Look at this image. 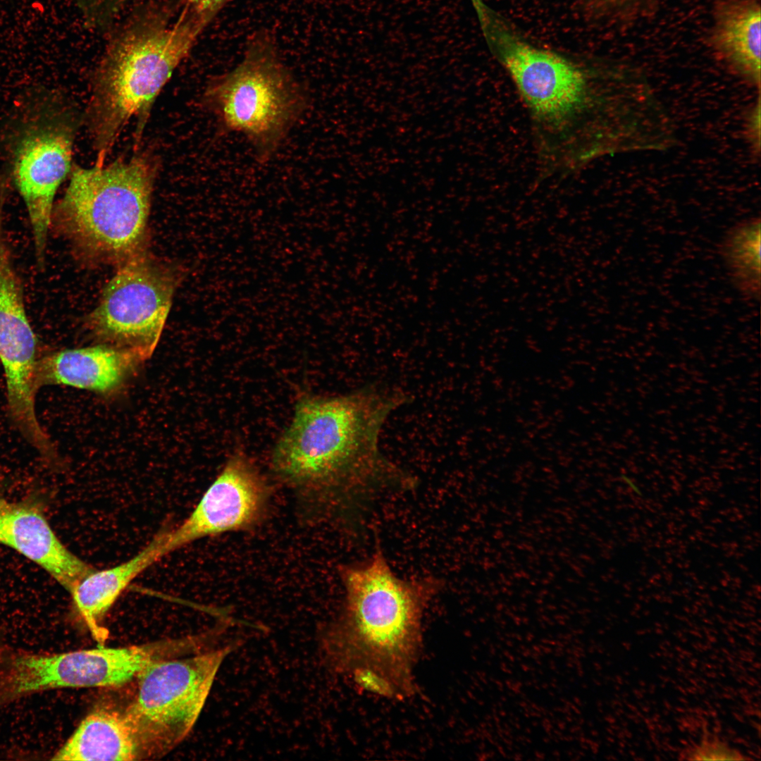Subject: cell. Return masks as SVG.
I'll return each mask as SVG.
<instances>
[{"label":"cell","instance_id":"30bf717a","mask_svg":"<svg viewBox=\"0 0 761 761\" xmlns=\"http://www.w3.org/2000/svg\"><path fill=\"white\" fill-rule=\"evenodd\" d=\"M269 493L254 463L242 452H235L189 516L168 530L165 555L204 537L254 527L265 515Z\"/></svg>","mask_w":761,"mask_h":761},{"label":"cell","instance_id":"9c48e42d","mask_svg":"<svg viewBox=\"0 0 761 761\" xmlns=\"http://www.w3.org/2000/svg\"><path fill=\"white\" fill-rule=\"evenodd\" d=\"M179 274L143 251L118 265L88 316L87 326L103 344L128 351L142 361L153 354L170 311Z\"/></svg>","mask_w":761,"mask_h":761},{"label":"cell","instance_id":"6da1fadb","mask_svg":"<svg viewBox=\"0 0 761 761\" xmlns=\"http://www.w3.org/2000/svg\"><path fill=\"white\" fill-rule=\"evenodd\" d=\"M490 51L526 111L543 178L571 175L607 156L667 150L676 142L670 116L641 78L585 66L531 44L511 27L495 34Z\"/></svg>","mask_w":761,"mask_h":761},{"label":"cell","instance_id":"5b68a950","mask_svg":"<svg viewBox=\"0 0 761 761\" xmlns=\"http://www.w3.org/2000/svg\"><path fill=\"white\" fill-rule=\"evenodd\" d=\"M51 227L88 261L120 265L144 251L156 164L147 154L71 169Z\"/></svg>","mask_w":761,"mask_h":761},{"label":"cell","instance_id":"ba28073f","mask_svg":"<svg viewBox=\"0 0 761 761\" xmlns=\"http://www.w3.org/2000/svg\"><path fill=\"white\" fill-rule=\"evenodd\" d=\"M20 118L11 135V175L27 211L42 267L54 197L72 168L76 121L67 108L49 99L30 104Z\"/></svg>","mask_w":761,"mask_h":761},{"label":"cell","instance_id":"44dd1931","mask_svg":"<svg viewBox=\"0 0 761 761\" xmlns=\"http://www.w3.org/2000/svg\"><path fill=\"white\" fill-rule=\"evenodd\" d=\"M621 478H622L623 481H625L628 484V485L633 490V491H634L638 495H641V492L640 488L637 486V485H636L634 483V482L629 477H628L627 476L623 475V476H621Z\"/></svg>","mask_w":761,"mask_h":761},{"label":"cell","instance_id":"7c38bea8","mask_svg":"<svg viewBox=\"0 0 761 761\" xmlns=\"http://www.w3.org/2000/svg\"><path fill=\"white\" fill-rule=\"evenodd\" d=\"M142 361L104 344L56 351L39 359L38 387L63 385L111 395L124 387Z\"/></svg>","mask_w":761,"mask_h":761},{"label":"cell","instance_id":"277c9868","mask_svg":"<svg viewBox=\"0 0 761 761\" xmlns=\"http://www.w3.org/2000/svg\"><path fill=\"white\" fill-rule=\"evenodd\" d=\"M207 25L185 8L174 20L138 19L113 41L96 70L88 106L97 166L105 164L133 118L139 142L155 99Z\"/></svg>","mask_w":761,"mask_h":761},{"label":"cell","instance_id":"4fadbf2b","mask_svg":"<svg viewBox=\"0 0 761 761\" xmlns=\"http://www.w3.org/2000/svg\"><path fill=\"white\" fill-rule=\"evenodd\" d=\"M168 530H162L128 561L86 576L70 591L74 605L94 638L104 643L108 631L101 620L121 593L139 574L165 555Z\"/></svg>","mask_w":761,"mask_h":761},{"label":"cell","instance_id":"2e32d148","mask_svg":"<svg viewBox=\"0 0 761 761\" xmlns=\"http://www.w3.org/2000/svg\"><path fill=\"white\" fill-rule=\"evenodd\" d=\"M760 218H751L730 228L720 254L735 287L744 297H760Z\"/></svg>","mask_w":761,"mask_h":761},{"label":"cell","instance_id":"3957f363","mask_svg":"<svg viewBox=\"0 0 761 761\" xmlns=\"http://www.w3.org/2000/svg\"><path fill=\"white\" fill-rule=\"evenodd\" d=\"M340 571L344 602L321 636L325 659L365 691L390 699L410 697L423 617L443 581L432 576L400 577L380 547Z\"/></svg>","mask_w":761,"mask_h":761},{"label":"cell","instance_id":"52a82bcc","mask_svg":"<svg viewBox=\"0 0 761 761\" xmlns=\"http://www.w3.org/2000/svg\"><path fill=\"white\" fill-rule=\"evenodd\" d=\"M231 643L191 656L156 660L138 674L136 695L124 713L137 738L141 759L164 755L192 731Z\"/></svg>","mask_w":761,"mask_h":761},{"label":"cell","instance_id":"8fae6325","mask_svg":"<svg viewBox=\"0 0 761 761\" xmlns=\"http://www.w3.org/2000/svg\"><path fill=\"white\" fill-rule=\"evenodd\" d=\"M38 497L14 501L0 492V544L39 566L70 593L95 569L61 543Z\"/></svg>","mask_w":761,"mask_h":761},{"label":"cell","instance_id":"7a4b0ae2","mask_svg":"<svg viewBox=\"0 0 761 761\" xmlns=\"http://www.w3.org/2000/svg\"><path fill=\"white\" fill-rule=\"evenodd\" d=\"M410 399L400 390L373 385L301 397L273 450V470L287 484L316 492L340 513L361 517L380 496L418 485L378 445L389 416Z\"/></svg>","mask_w":761,"mask_h":761},{"label":"cell","instance_id":"5bb4252c","mask_svg":"<svg viewBox=\"0 0 761 761\" xmlns=\"http://www.w3.org/2000/svg\"><path fill=\"white\" fill-rule=\"evenodd\" d=\"M141 759L136 734L124 712L99 707L90 712L54 754V760Z\"/></svg>","mask_w":761,"mask_h":761},{"label":"cell","instance_id":"ac0fdd59","mask_svg":"<svg viewBox=\"0 0 761 761\" xmlns=\"http://www.w3.org/2000/svg\"><path fill=\"white\" fill-rule=\"evenodd\" d=\"M760 109L759 94L757 102L748 112L745 121V134L752 149L756 154H759L760 151Z\"/></svg>","mask_w":761,"mask_h":761},{"label":"cell","instance_id":"d6986e66","mask_svg":"<svg viewBox=\"0 0 761 761\" xmlns=\"http://www.w3.org/2000/svg\"><path fill=\"white\" fill-rule=\"evenodd\" d=\"M230 0H186L185 8L192 14L209 23Z\"/></svg>","mask_w":761,"mask_h":761},{"label":"cell","instance_id":"ffe728a7","mask_svg":"<svg viewBox=\"0 0 761 761\" xmlns=\"http://www.w3.org/2000/svg\"><path fill=\"white\" fill-rule=\"evenodd\" d=\"M96 11L109 16L117 14L130 0H85Z\"/></svg>","mask_w":761,"mask_h":761},{"label":"cell","instance_id":"8992f818","mask_svg":"<svg viewBox=\"0 0 761 761\" xmlns=\"http://www.w3.org/2000/svg\"><path fill=\"white\" fill-rule=\"evenodd\" d=\"M203 101L223 132L246 137L260 163L271 161L309 104L265 35L252 39L236 67L209 83Z\"/></svg>","mask_w":761,"mask_h":761},{"label":"cell","instance_id":"9a60e30c","mask_svg":"<svg viewBox=\"0 0 761 761\" xmlns=\"http://www.w3.org/2000/svg\"><path fill=\"white\" fill-rule=\"evenodd\" d=\"M760 7L755 1L730 4L716 23L717 49L735 70L760 89Z\"/></svg>","mask_w":761,"mask_h":761},{"label":"cell","instance_id":"e0dca14e","mask_svg":"<svg viewBox=\"0 0 761 761\" xmlns=\"http://www.w3.org/2000/svg\"><path fill=\"white\" fill-rule=\"evenodd\" d=\"M683 758L693 760H742L743 755L716 736L704 734L701 741L685 751Z\"/></svg>","mask_w":761,"mask_h":761}]
</instances>
